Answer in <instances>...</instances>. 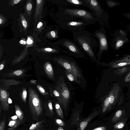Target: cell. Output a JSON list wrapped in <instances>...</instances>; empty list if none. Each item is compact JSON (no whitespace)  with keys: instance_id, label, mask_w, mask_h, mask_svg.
I'll return each mask as SVG.
<instances>
[{"instance_id":"obj_1","label":"cell","mask_w":130,"mask_h":130,"mask_svg":"<svg viewBox=\"0 0 130 130\" xmlns=\"http://www.w3.org/2000/svg\"><path fill=\"white\" fill-rule=\"evenodd\" d=\"M74 39L80 49L91 59L97 61L94 51L98 46V41L92 36L90 32L84 29L76 32Z\"/></svg>"},{"instance_id":"obj_2","label":"cell","mask_w":130,"mask_h":130,"mask_svg":"<svg viewBox=\"0 0 130 130\" xmlns=\"http://www.w3.org/2000/svg\"><path fill=\"white\" fill-rule=\"evenodd\" d=\"M85 1L86 7L92 11L95 17L98 19L101 26L108 27L109 25V15L104 10L100 3L96 0Z\"/></svg>"},{"instance_id":"obj_3","label":"cell","mask_w":130,"mask_h":130,"mask_svg":"<svg viewBox=\"0 0 130 130\" xmlns=\"http://www.w3.org/2000/svg\"><path fill=\"white\" fill-rule=\"evenodd\" d=\"M29 105L30 113L34 121H37L42 114V104L37 92L30 88L28 90Z\"/></svg>"},{"instance_id":"obj_4","label":"cell","mask_w":130,"mask_h":130,"mask_svg":"<svg viewBox=\"0 0 130 130\" xmlns=\"http://www.w3.org/2000/svg\"><path fill=\"white\" fill-rule=\"evenodd\" d=\"M91 35L96 38L98 40L99 48L97 54L98 58H100L103 52L105 51L106 53L108 49V44L106 36V30L104 27L101 26L99 29L96 30Z\"/></svg>"},{"instance_id":"obj_5","label":"cell","mask_w":130,"mask_h":130,"mask_svg":"<svg viewBox=\"0 0 130 130\" xmlns=\"http://www.w3.org/2000/svg\"><path fill=\"white\" fill-rule=\"evenodd\" d=\"M65 12L74 18H80L89 21L93 24L98 21V19L92 12L83 9H69L65 10Z\"/></svg>"},{"instance_id":"obj_6","label":"cell","mask_w":130,"mask_h":130,"mask_svg":"<svg viewBox=\"0 0 130 130\" xmlns=\"http://www.w3.org/2000/svg\"><path fill=\"white\" fill-rule=\"evenodd\" d=\"M127 30L119 29L114 32L111 41V46L115 50H118L123 47L126 43L129 42L127 37Z\"/></svg>"},{"instance_id":"obj_7","label":"cell","mask_w":130,"mask_h":130,"mask_svg":"<svg viewBox=\"0 0 130 130\" xmlns=\"http://www.w3.org/2000/svg\"><path fill=\"white\" fill-rule=\"evenodd\" d=\"M56 89L59 92L60 95V97L57 99L62 107L67 110L70 97L69 89L64 82L59 81H57Z\"/></svg>"},{"instance_id":"obj_8","label":"cell","mask_w":130,"mask_h":130,"mask_svg":"<svg viewBox=\"0 0 130 130\" xmlns=\"http://www.w3.org/2000/svg\"><path fill=\"white\" fill-rule=\"evenodd\" d=\"M54 60L64 68L66 71L72 74L77 79L82 76L81 72L74 62H69L61 58H55Z\"/></svg>"},{"instance_id":"obj_9","label":"cell","mask_w":130,"mask_h":130,"mask_svg":"<svg viewBox=\"0 0 130 130\" xmlns=\"http://www.w3.org/2000/svg\"><path fill=\"white\" fill-rule=\"evenodd\" d=\"M99 114L98 111L93 110L87 117L79 121L76 130H84L90 121Z\"/></svg>"},{"instance_id":"obj_10","label":"cell","mask_w":130,"mask_h":130,"mask_svg":"<svg viewBox=\"0 0 130 130\" xmlns=\"http://www.w3.org/2000/svg\"><path fill=\"white\" fill-rule=\"evenodd\" d=\"M63 45L67 47L71 52L80 57H85L84 53L82 51L80 48L73 42L68 41H64Z\"/></svg>"},{"instance_id":"obj_11","label":"cell","mask_w":130,"mask_h":130,"mask_svg":"<svg viewBox=\"0 0 130 130\" xmlns=\"http://www.w3.org/2000/svg\"><path fill=\"white\" fill-rule=\"evenodd\" d=\"M9 94L6 89L0 87V103L4 111H8L9 108L8 100Z\"/></svg>"},{"instance_id":"obj_12","label":"cell","mask_w":130,"mask_h":130,"mask_svg":"<svg viewBox=\"0 0 130 130\" xmlns=\"http://www.w3.org/2000/svg\"><path fill=\"white\" fill-rule=\"evenodd\" d=\"M130 56L125 54L121 58L115 60L110 62V64L114 68L120 67L129 65L130 63Z\"/></svg>"},{"instance_id":"obj_13","label":"cell","mask_w":130,"mask_h":130,"mask_svg":"<svg viewBox=\"0 0 130 130\" xmlns=\"http://www.w3.org/2000/svg\"><path fill=\"white\" fill-rule=\"evenodd\" d=\"M93 24L92 23L85 20L81 19L77 21L69 22L67 25L73 27L74 29H78L79 30L84 29L85 27L87 25L90 24Z\"/></svg>"},{"instance_id":"obj_14","label":"cell","mask_w":130,"mask_h":130,"mask_svg":"<svg viewBox=\"0 0 130 130\" xmlns=\"http://www.w3.org/2000/svg\"><path fill=\"white\" fill-rule=\"evenodd\" d=\"M118 92V88L117 89L113 88L108 95L110 110L112 107L115 106L117 103Z\"/></svg>"},{"instance_id":"obj_15","label":"cell","mask_w":130,"mask_h":130,"mask_svg":"<svg viewBox=\"0 0 130 130\" xmlns=\"http://www.w3.org/2000/svg\"><path fill=\"white\" fill-rule=\"evenodd\" d=\"M44 1L43 0L36 1V7L34 15V18L35 20L38 18H41Z\"/></svg>"},{"instance_id":"obj_16","label":"cell","mask_w":130,"mask_h":130,"mask_svg":"<svg viewBox=\"0 0 130 130\" xmlns=\"http://www.w3.org/2000/svg\"><path fill=\"white\" fill-rule=\"evenodd\" d=\"M44 68L47 76L51 79H54V71L51 64L49 62H47L44 64Z\"/></svg>"},{"instance_id":"obj_17","label":"cell","mask_w":130,"mask_h":130,"mask_svg":"<svg viewBox=\"0 0 130 130\" xmlns=\"http://www.w3.org/2000/svg\"><path fill=\"white\" fill-rule=\"evenodd\" d=\"M125 111L124 109H120L117 110L111 119V122L115 123L121 120L124 118Z\"/></svg>"},{"instance_id":"obj_18","label":"cell","mask_w":130,"mask_h":130,"mask_svg":"<svg viewBox=\"0 0 130 130\" xmlns=\"http://www.w3.org/2000/svg\"><path fill=\"white\" fill-rule=\"evenodd\" d=\"M0 82L6 90L8 89L9 87L11 85H17L21 83V82L12 79L0 80Z\"/></svg>"},{"instance_id":"obj_19","label":"cell","mask_w":130,"mask_h":130,"mask_svg":"<svg viewBox=\"0 0 130 130\" xmlns=\"http://www.w3.org/2000/svg\"><path fill=\"white\" fill-rule=\"evenodd\" d=\"M32 46L31 45L27 43L25 47L21 53V54L18 57L15 58L13 60L12 64H17L21 61L27 55V49L29 47Z\"/></svg>"},{"instance_id":"obj_20","label":"cell","mask_w":130,"mask_h":130,"mask_svg":"<svg viewBox=\"0 0 130 130\" xmlns=\"http://www.w3.org/2000/svg\"><path fill=\"white\" fill-rule=\"evenodd\" d=\"M45 122L44 120L38 121L31 125L28 130H44V127L43 123Z\"/></svg>"},{"instance_id":"obj_21","label":"cell","mask_w":130,"mask_h":130,"mask_svg":"<svg viewBox=\"0 0 130 130\" xmlns=\"http://www.w3.org/2000/svg\"><path fill=\"white\" fill-rule=\"evenodd\" d=\"M45 108V115L50 117L52 118L54 115L52 101L49 100L48 102L47 107Z\"/></svg>"},{"instance_id":"obj_22","label":"cell","mask_w":130,"mask_h":130,"mask_svg":"<svg viewBox=\"0 0 130 130\" xmlns=\"http://www.w3.org/2000/svg\"><path fill=\"white\" fill-rule=\"evenodd\" d=\"M33 3L31 0H28L26 3L25 9L26 12L28 16H30L32 12Z\"/></svg>"},{"instance_id":"obj_23","label":"cell","mask_w":130,"mask_h":130,"mask_svg":"<svg viewBox=\"0 0 130 130\" xmlns=\"http://www.w3.org/2000/svg\"><path fill=\"white\" fill-rule=\"evenodd\" d=\"M127 118H125L113 126L114 130H122L126 122Z\"/></svg>"},{"instance_id":"obj_24","label":"cell","mask_w":130,"mask_h":130,"mask_svg":"<svg viewBox=\"0 0 130 130\" xmlns=\"http://www.w3.org/2000/svg\"><path fill=\"white\" fill-rule=\"evenodd\" d=\"M66 1L72 4L77 6L86 7L85 0H67Z\"/></svg>"},{"instance_id":"obj_25","label":"cell","mask_w":130,"mask_h":130,"mask_svg":"<svg viewBox=\"0 0 130 130\" xmlns=\"http://www.w3.org/2000/svg\"><path fill=\"white\" fill-rule=\"evenodd\" d=\"M22 122L19 119L11 120L8 124V126L11 127L8 129V130H13L22 123Z\"/></svg>"},{"instance_id":"obj_26","label":"cell","mask_w":130,"mask_h":130,"mask_svg":"<svg viewBox=\"0 0 130 130\" xmlns=\"http://www.w3.org/2000/svg\"><path fill=\"white\" fill-rule=\"evenodd\" d=\"M15 112L19 119L23 122L24 118V113L19 106L17 104L15 105Z\"/></svg>"},{"instance_id":"obj_27","label":"cell","mask_w":130,"mask_h":130,"mask_svg":"<svg viewBox=\"0 0 130 130\" xmlns=\"http://www.w3.org/2000/svg\"><path fill=\"white\" fill-rule=\"evenodd\" d=\"M36 50L38 52L48 53H55L58 51L56 49L50 47L38 48Z\"/></svg>"},{"instance_id":"obj_28","label":"cell","mask_w":130,"mask_h":130,"mask_svg":"<svg viewBox=\"0 0 130 130\" xmlns=\"http://www.w3.org/2000/svg\"><path fill=\"white\" fill-rule=\"evenodd\" d=\"M56 111L57 116L62 119L64 118L62 110L59 104L56 103L55 105Z\"/></svg>"},{"instance_id":"obj_29","label":"cell","mask_w":130,"mask_h":130,"mask_svg":"<svg viewBox=\"0 0 130 130\" xmlns=\"http://www.w3.org/2000/svg\"><path fill=\"white\" fill-rule=\"evenodd\" d=\"M106 3L107 7L110 8L118 6L121 4L119 2L112 0H107Z\"/></svg>"},{"instance_id":"obj_30","label":"cell","mask_w":130,"mask_h":130,"mask_svg":"<svg viewBox=\"0 0 130 130\" xmlns=\"http://www.w3.org/2000/svg\"><path fill=\"white\" fill-rule=\"evenodd\" d=\"M24 72V70H17L9 73L8 76H19L22 75Z\"/></svg>"},{"instance_id":"obj_31","label":"cell","mask_w":130,"mask_h":130,"mask_svg":"<svg viewBox=\"0 0 130 130\" xmlns=\"http://www.w3.org/2000/svg\"><path fill=\"white\" fill-rule=\"evenodd\" d=\"M20 16L22 25L24 29L26 30L28 27L27 22L24 16L21 13H20Z\"/></svg>"},{"instance_id":"obj_32","label":"cell","mask_w":130,"mask_h":130,"mask_svg":"<svg viewBox=\"0 0 130 130\" xmlns=\"http://www.w3.org/2000/svg\"><path fill=\"white\" fill-rule=\"evenodd\" d=\"M46 36L47 37L52 39L57 38L58 37L57 32L56 31L52 30L47 34Z\"/></svg>"},{"instance_id":"obj_33","label":"cell","mask_w":130,"mask_h":130,"mask_svg":"<svg viewBox=\"0 0 130 130\" xmlns=\"http://www.w3.org/2000/svg\"><path fill=\"white\" fill-rule=\"evenodd\" d=\"M27 95V93L26 89L25 88L23 89L21 94V98L22 100L25 103L26 101Z\"/></svg>"},{"instance_id":"obj_34","label":"cell","mask_w":130,"mask_h":130,"mask_svg":"<svg viewBox=\"0 0 130 130\" xmlns=\"http://www.w3.org/2000/svg\"><path fill=\"white\" fill-rule=\"evenodd\" d=\"M129 69L127 66L123 67L117 70V72L120 74H123L128 72Z\"/></svg>"},{"instance_id":"obj_35","label":"cell","mask_w":130,"mask_h":130,"mask_svg":"<svg viewBox=\"0 0 130 130\" xmlns=\"http://www.w3.org/2000/svg\"><path fill=\"white\" fill-rule=\"evenodd\" d=\"M37 87L39 91L43 95L46 96L48 94V93L46 92L44 88L41 85H38Z\"/></svg>"},{"instance_id":"obj_36","label":"cell","mask_w":130,"mask_h":130,"mask_svg":"<svg viewBox=\"0 0 130 130\" xmlns=\"http://www.w3.org/2000/svg\"><path fill=\"white\" fill-rule=\"evenodd\" d=\"M55 121L56 124L59 126L64 127L65 126V123L64 122L60 119H56L55 120Z\"/></svg>"},{"instance_id":"obj_37","label":"cell","mask_w":130,"mask_h":130,"mask_svg":"<svg viewBox=\"0 0 130 130\" xmlns=\"http://www.w3.org/2000/svg\"><path fill=\"white\" fill-rule=\"evenodd\" d=\"M66 74L69 80L71 81H75L77 80L74 76L71 74L66 71Z\"/></svg>"},{"instance_id":"obj_38","label":"cell","mask_w":130,"mask_h":130,"mask_svg":"<svg viewBox=\"0 0 130 130\" xmlns=\"http://www.w3.org/2000/svg\"><path fill=\"white\" fill-rule=\"evenodd\" d=\"M22 1V0H10L9 2V6H13L15 5L20 3Z\"/></svg>"},{"instance_id":"obj_39","label":"cell","mask_w":130,"mask_h":130,"mask_svg":"<svg viewBox=\"0 0 130 130\" xmlns=\"http://www.w3.org/2000/svg\"><path fill=\"white\" fill-rule=\"evenodd\" d=\"M6 120L4 118L0 122V130H4L5 126Z\"/></svg>"},{"instance_id":"obj_40","label":"cell","mask_w":130,"mask_h":130,"mask_svg":"<svg viewBox=\"0 0 130 130\" xmlns=\"http://www.w3.org/2000/svg\"><path fill=\"white\" fill-rule=\"evenodd\" d=\"M6 21V18L2 14H0V25L4 24Z\"/></svg>"},{"instance_id":"obj_41","label":"cell","mask_w":130,"mask_h":130,"mask_svg":"<svg viewBox=\"0 0 130 130\" xmlns=\"http://www.w3.org/2000/svg\"><path fill=\"white\" fill-rule=\"evenodd\" d=\"M107 127L105 126L98 127L91 130H106Z\"/></svg>"},{"instance_id":"obj_42","label":"cell","mask_w":130,"mask_h":130,"mask_svg":"<svg viewBox=\"0 0 130 130\" xmlns=\"http://www.w3.org/2000/svg\"><path fill=\"white\" fill-rule=\"evenodd\" d=\"M130 72L127 74L124 78V81L125 82H129L130 80Z\"/></svg>"},{"instance_id":"obj_43","label":"cell","mask_w":130,"mask_h":130,"mask_svg":"<svg viewBox=\"0 0 130 130\" xmlns=\"http://www.w3.org/2000/svg\"><path fill=\"white\" fill-rule=\"evenodd\" d=\"M53 93L54 95L56 97H57V98H59L60 97V95L59 92L56 89L54 90Z\"/></svg>"},{"instance_id":"obj_44","label":"cell","mask_w":130,"mask_h":130,"mask_svg":"<svg viewBox=\"0 0 130 130\" xmlns=\"http://www.w3.org/2000/svg\"><path fill=\"white\" fill-rule=\"evenodd\" d=\"M6 60H5L2 61L0 63V71L4 68Z\"/></svg>"},{"instance_id":"obj_45","label":"cell","mask_w":130,"mask_h":130,"mask_svg":"<svg viewBox=\"0 0 130 130\" xmlns=\"http://www.w3.org/2000/svg\"><path fill=\"white\" fill-rule=\"evenodd\" d=\"M19 43L22 45H26L27 44L25 38H22L19 42Z\"/></svg>"},{"instance_id":"obj_46","label":"cell","mask_w":130,"mask_h":130,"mask_svg":"<svg viewBox=\"0 0 130 130\" xmlns=\"http://www.w3.org/2000/svg\"><path fill=\"white\" fill-rule=\"evenodd\" d=\"M43 23L42 22L40 21L37 24V27L38 29H41L43 27Z\"/></svg>"},{"instance_id":"obj_47","label":"cell","mask_w":130,"mask_h":130,"mask_svg":"<svg viewBox=\"0 0 130 130\" xmlns=\"http://www.w3.org/2000/svg\"><path fill=\"white\" fill-rule=\"evenodd\" d=\"M123 15L127 18L130 19V14L129 13L123 14Z\"/></svg>"},{"instance_id":"obj_48","label":"cell","mask_w":130,"mask_h":130,"mask_svg":"<svg viewBox=\"0 0 130 130\" xmlns=\"http://www.w3.org/2000/svg\"><path fill=\"white\" fill-rule=\"evenodd\" d=\"M18 117L17 116L15 115L11 117V118L12 120H17Z\"/></svg>"},{"instance_id":"obj_49","label":"cell","mask_w":130,"mask_h":130,"mask_svg":"<svg viewBox=\"0 0 130 130\" xmlns=\"http://www.w3.org/2000/svg\"><path fill=\"white\" fill-rule=\"evenodd\" d=\"M8 102L9 104H11L12 103V100L9 97L8 99Z\"/></svg>"},{"instance_id":"obj_50","label":"cell","mask_w":130,"mask_h":130,"mask_svg":"<svg viewBox=\"0 0 130 130\" xmlns=\"http://www.w3.org/2000/svg\"><path fill=\"white\" fill-rule=\"evenodd\" d=\"M57 130H64L61 127H59Z\"/></svg>"},{"instance_id":"obj_51","label":"cell","mask_w":130,"mask_h":130,"mask_svg":"<svg viewBox=\"0 0 130 130\" xmlns=\"http://www.w3.org/2000/svg\"><path fill=\"white\" fill-rule=\"evenodd\" d=\"M1 50H0V58H1Z\"/></svg>"},{"instance_id":"obj_52","label":"cell","mask_w":130,"mask_h":130,"mask_svg":"<svg viewBox=\"0 0 130 130\" xmlns=\"http://www.w3.org/2000/svg\"><path fill=\"white\" fill-rule=\"evenodd\" d=\"M0 112H1V111H0Z\"/></svg>"}]
</instances>
